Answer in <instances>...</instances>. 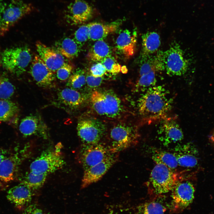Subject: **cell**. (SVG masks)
I'll list each match as a JSON object with an SVG mask.
<instances>
[{
  "mask_svg": "<svg viewBox=\"0 0 214 214\" xmlns=\"http://www.w3.org/2000/svg\"><path fill=\"white\" fill-rule=\"evenodd\" d=\"M173 100L169 91L163 86L150 87L138 100L139 114L145 123L161 121L167 117L172 108Z\"/></svg>",
  "mask_w": 214,
  "mask_h": 214,
  "instance_id": "cell-1",
  "label": "cell"
},
{
  "mask_svg": "<svg viewBox=\"0 0 214 214\" xmlns=\"http://www.w3.org/2000/svg\"><path fill=\"white\" fill-rule=\"evenodd\" d=\"M187 171L177 172L163 165L156 164L151 172L147 185L156 194L168 193L178 183L187 179Z\"/></svg>",
  "mask_w": 214,
  "mask_h": 214,
  "instance_id": "cell-2",
  "label": "cell"
},
{
  "mask_svg": "<svg viewBox=\"0 0 214 214\" xmlns=\"http://www.w3.org/2000/svg\"><path fill=\"white\" fill-rule=\"evenodd\" d=\"M34 10L22 0H0V35L4 36L20 20Z\"/></svg>",
  "mask_w": 214,
  "mask_h": 214,
  "instance_id": "cell-3",
  "label": "cell"
},
{
  "mask_svg": "<svg viewBox=\"0 0 214 214\" xmlns=\"http://www.w3.org/2000/svg\"><path fill=\"white\" fill-rule=\"evenodd\" d=\"M90 101L94 110L100 116L116 119L125 113L121 99L111 91H94L91 95Z\"/></svg>",
  "mask_w": 214,
  "mask_h": 214,
  "instance_id": "cell-4",
  "label": "cell"
},
{
  "mask_svg": "<svg viewBox=\"0 0 214 214\" xmlns=\"http://www.w3.org/2000/svg\"><path fill=\"white\" fill-rule=\"evenodd\" d=\"M32 59L30 49L26 46L7 49L0 56V64L3 68L17 76L26 71Z\"/></svg>",
  "mask_w": 214,
  "mask_h": 214,
  "instance_id": "cell-5",
  "label": "cell"
},
{
  "mask_svg": "<svg viewBox=\"0 0 214 214\" xmlns=\"http://www.w3.org/2000/svg\"><path fill=\"white\" fill-rule=\"evenodd\" d=\"M109 136L110 143L108 146L114 153H118L136 145L139 136L136 128L119 123L111 129Z\"/></svg>",
  "mask_w": 214,
  "mask_h": 214,
  "instance_id": "cell-6",
  "label": "cell"
},
{
  "mask_svg": "<svg viewBox=\"0 0 214 214\" xmlns=\"http://www.w3.org/2000/svg\"><path fill=\"white\" fill-rule=\"evenodd\" d=\"M164 70L171 76H179L185 74L189 66L180 45L176 42L171 43L166 50L162 52Z\"/></svg>",
  "mask_w": 214,
  "mask_h": 214,
  "instance_id": "cell-7",
  "label": "cell"
},
{
  "mask_svg": "<svg viewBox=\"0 0 214 214\" xmlns=\"http://www.w3.org/2000/svg\"><path fill=\"white\" fill-rule=\"evenodd\" d=\"M77 130L78 136L85 144L98 143L105 135V125L94 118L81 119L78 122Z\"/></svg>",
  "mask_w": 214,
  "mask_h": 214,
  "instance_id": "cell-8",
  "label": "cell"
},
{
  "mask_svg": "<svg viewBox=\"0 0 214 214\" xmlns=\"http://www.w3.org/2000/svg\"><path fill=\"white\" fill-rule=\"evenodd\" d=\"M64 164L60 152L55 150L43 153L31 163L30 169L35 173L48 175L61 169Z\"/></svg>",
  "mask_w": 214,
  "mask_h": 214,
  "instance_id": "cell-9",
  "label": "cell"
},
{
  "mask_svg": "<svg viewBox=\"0 0 214 214\" xmlns=\"http://www.w3.org/2000/svg\"><path fill=\"white\" fill-rule=\"evenodd\" d=\"M114 153L108 145L100 143L83 144L80 155V160L84 170L99 163Z\"/></svg>",
  "mask_w": 214,
  "mask_h": 214,
  "instance_id": "cell-10",
  "label": "cell"
},
{
  "mask_svg": "<svg viewBox=\"0 0 214 214\" xmlns=\"http://www.w3.org/2000/svg\"><path fill=\"white\" fill-rule=\"evenodd\" d=\"M171 192V205L175 212L180 211L186 208L194 198V187L187 179L178 183Z\"/></svg>",
  "mask_w": 214,
  "mask_h": 214,
  "instance_id": "cell-11",
  "label": "cell"
},
{
  "mask_svg": "<svg viewBox=\"0 0 214 214\" xmlns=\"http://www.w3.org/2000/svg\"><path fill=\"white\" fill-rule=\"evenodd\" d=\"M92 7L83 0H75L70 3L64 11L66 21L72 25L84 23L93 17Z\"/></svg>",
  "mask_w": 214,
  "mask_h": 214,
  "instance_id": "cell-12",
  "label": "cell"
},
{
  "mask_svg": "<svg viewBox=\"0 0 214 214\" xmlns=\"http://www.w3.org/2000/svg\"><path fill=\"white\" fill-rule=\"evenodd\" d=\"M86 95L74 89L67 87L59 91L54 104L65 110L72 112L81 108L86 102Z\"/></svg>",
  "mask_w": 214,
  "mask_h": 214,
  "instance_id": "cell-13",
  "label": "cell"
},
{
  "mask_svg": "<svg viewBox=\"0 0 214 214\" xmlns=\"http://www.w3.org/2000/svg\"><path fill=\"white\" fill-rule=\"evenodd\" d=\"M118 153H114L102 161L84 170L81 188H84L99 180L118 159Z\"/></svg>",
  "mask_w": 214,
  "mask_h": 214,
  "instance_id": "cell-14",
  "label": "cell"
},
{
  "mask_svg": "<svg viewBox=\"0 0 214 214\" xmlns=\"http://www.w3.org/2000/svg\"><path fill=\"white\" fill-rule=\"evenodd\" d=\"M19 130L24 136H36L47 139L49 136L48 127L40 115L31 114L21 121Z\"/></svg>",
  "mask_w": 214,
  "mask_h": 214,
  "instance_id": "cell-15",
  "label": "cell"
},
{
  "mask_svg": "<svg viewBox=\"0 0 214 214\" xmlns=\"http://www.w3.org/2000/svg\"><path fill=\"white\" fill-rule=\"evenodd\" d=\"M160 121L158 133L159 140L164 145L177 142L183 139V132L175 118L167 117Z\"/></svg>",
  "mask_w": 214,
  "mask_h": 214,
  "instance_id": "cell-16",
  "label": "cell"
},
{
  "mask_svg": "<svg viewBox=\"0 0 214 214\" xmlns=\"http://www.w3.org/2000/svg\"><path fill=\"white\" fill-rule=\"evenodd\" d=\"M32 62L29 72L36 84L42 87H52L55 79L53 72L39 55L35 56Z\"/></svg>",
  "mask_w": 214,
  "mask_h": 214,
  "instance_id": "cell-17",
  "label": "cell"
},
{
  "mask_svg": "<svg viewBox=\"0 0 214 214\" xmlns=\"http://www.w3.org/2000/svg\"><path fill=\"white\" fill-rule=\"evenodd\" d=\"M173 153L176 158L179 166L192 168L198 164V150L193 143H188L177 145L174 148Z\"/></svg>",
  "mask_w": 214,
  "mask_h": 214,
  "instance_id": "cell-18",
  "label": "cell"
},
{
  "mask_svg": "<svg viewBox=\"0 0 214 214\" xmlns=\"http://www.w3.org/2000/svg\"><path fill=\"white\" fill-rule=\"evenodd\" d=\"M32 196V190L23 182L10 189L7 195L11 203L19 209L23 210L30 204Z\"/></svg>",
  "mask_w": 214,
  "mask_h": 214,
  "instance_id": "cell-19",
  "label": "cell"
},
{
  "mask_svg": "<svg viewBox=\"0 0 214 214\" xmlns=\"http://www.w3.org/2000/svg\"><path fill=\"white\" fill-rule=\"evenodd\" d=\"M36 46L39 56L53 72L57 71L65 62L64 57L54 49L39 41L36 42Z\"/></svg>",
  "mask_w": 214,
  "mask_h": 214,
  "instance_id": "cell-20",
  "label": "cell"
},
{
  "mask_svg": "<svg viewBox=\"0 0 214 214\" xmlns=\"http://www.w3.org/2000/svg\"><path fill=\"white\" fill-rule=\"evenodd\" d=\"M118 51L126 59H128L135 53L137 43L136 31L131 32L128 29L121 31L116 40Z\"/></svg>",
  "mask_w": 214,
  "mask_h": 214,
  "instance_id": "cell-21",
  "label": "cell"
},
{
  "mask_svg": "<svg viewBox=\"0 0 214 214\" xmlns=\"http://www.w3.org/2000/svg\"><path fill=\"white\" fill-rule=\"evenodd\" d=\"M124 19H118L106 23L97 22L88 23L89 39L95 41L103 40L109 34L117 31Z\"/></svg>",
  "mask_w": 214,
  "mask_h": 214,
  "instance_id": "cell-22",
  "label": "cell"
},
{
  "mask_svg": "<svg viewBox=\"0 0 214 214\" xmlns=\"http://www.w3.org/2000/svg\"><path fill=\"white\" fill-rule=\"evenodd\" d=\"M21 161L17 153L7 156L0 164V182L8 183L17 175Z\"/></svg>",
  "mask_w": 214,
  "mask_h": 214,
  "instance_id": "cell-23",
  "label": "cell"
},
{
  "mask_svg": "<svg viewBox=\"0 0 214 214\" xmlns=\"http://www.w3.org/2000/svg\"><path fill=\"white\" fill-rule=\"evenodd\" d=\"M162 51H158L155 55L141 58L139 76L152 71L156 72L164 70Z\"/></svg>",
  "mask_w": 214,
  "mask_h": 214,
  "instance_id": "cell-24",
  "label": "cell"
},
{
  "mask_svg": "<svg viewBox=\"0 0 214 214\" xmlns=\"http://www.w3.org/2000/svg\"><path fill=\"white\" fill-rule=\"evenodd\" d=\"M142 53L141 57L152 55L156 53L160 46V37L155 32H149L141 36Z\"/></svg>",
  "mask_w": 214,
  "mask_h": 214,
  "instance_id": "cell-25",
  "label": "cell"
},
{
  "mask_svg": "<svg viewBox=\"0 0 214 214\" xmlns=\"http://www.w3.org/2000/svg\"><path fill=\"white\" fill-rule=\"evenodd\" d=\"M54 49L64 57L72 59L77 57L81 47L74 39L66 37L56 42Z\"/></svg>",
  "mask_w": 214,
  "mask_h": 214,
  "instance_id": "cell-26",
  "label": "cell"
},
{
  "mask_svg": "<svg viewBox=\"0 0 214 214\" xmlns=\"http://www.w3.org/2000/svg\"><path fill=\"white\" fill-rule=\"evenodd\" d=\"M111 51L109 46L103 40L95 41L87 55L88 59L93 62H101L111 56Z\"/></svg>",
  "mask_w": 214,
  "mask_h": 214,
  "instance_id": "cell-27",
  "label": "cell"
},
{
  "mask_svg": "<svg viewBox=\"0 0 214 214\" xmlns=\"http://www.w3.org/2000/svg\"><path fill=\"white\" fill-rule=\"evenodd\" d=\"M151 152L152 159L156 164L163 165L172 169L179 166L173 153L155 148L152 149Z\"/></svg>",
  "mask_w": 214,
  "mask_h": 214,
  "instance_id": "cell-28",
  "label": "cell"
},
{
  "mask_svg": "<svg viewBox=\"0 0 214 214\" xmlns=\"http://www.w3.org/2000/svg\"><path fill=\"white\" fill-rule=\"evenodd\" d=\"M18 105L10 99H0V122H9L18 114Z\"/></svg>",
  "mask_w": 214,
  "mask_h": 214,
  "instance_id": "cell-29",
  "label": "cell"
},
{
  "mask_svg": "<svg viewBox=\"0 0 214 214\" xmlns=\"http://www.w3.org/2000/svg\"><path fill=\"white\" fill-rule=\"evenodd\" d=\"M155 73L152 71L139 76L135 85V92L145 91L149 88L155 86L157 82Z\"/></svg>",
  "mask_w": 214,
  "mask_h": 214,
  "instance_id": "cell-30",
  "label": "cell"
},
{
  "mask_svg": "<svg viewBox=\"0 0 214 214\" xmlns=\"http://www.w3.org/2000/svg\"><path fill=\"white\" fill-rule=\"evenodd\" d=\"M47 175L45 174L36 173L30 171L24 176L22 182L26 185L32 190H36L43 186Z\"/></svg>",
  "mask_w": 214,
  "mask_h": 214,
  "instance_id": "cell-31",
  "label": "cell"
},
{
  "mask_svg": "<svg viewBox=\"0 0 214 214\" xmlns=\"http://www.w3.org/2000/svg\"><path fill=\"white\" fill-rule=\"evenodd\" d=\"M86 78L84 70L78 68L70 75L66 85L68 88L75 90L81 89L86 84Z\"/></svg>",
  "mask_w": 214,
  "mask_h": 214,
  "instance_id": "cell-32",
  "label": "cell"
},
{
  "mask_svg": "<svg viewBox=\"0 0 214 214\" xmlns=\"http://www.w3.org/2000/svg\"><path fill=\"white\" fill-rule=\"evenodd\" d=\"M166 208L160 202L153 201L146 202L139 207L137 214H164Z\"/></svg>",
  "mask_w": 214,
  "mask_h": 214,
  "instance_id": "cell-33",
  "label": "cell"
},
{
  "mask_svg": "<svg viewBox=\"0 0 214 214\" xmlns=\"http://www.w3.org/2000/svg\"><path fill=\"white\" fill-rule=\"evenodd\" d=\"M15 90L14 85L7 77L0 74V99H10Z\"/></svg>",
  "mask_w": 214,
  "mask_h": 214,
  "instance_id": "cell-34",
  "label": "cell"
},
{
  "mask_svg": "<svg viewBox=\"0 0 214 214\" xmlns=\"http://www.w3.org/2000/svg\"><path fill=\"white\" fill-rule=\"evenodd\" d=\"M88 23L80 26L75 32L74 39L81 47L89 39Z\"/></svg>",
  "mask_w": 214,
  "mask_h": 214,
  "instance_id": "cell-35",
  "label": "cell"
},
{
  "mask_svg": "<svg viewBox=\"0 0 214 214\" xmlns=\"http://www.w3.org/2000/svg\"><path fill=\"white\" fill-rule=\"evenodd\" d=\"M106 71L112 74H117L121 72V66L111 56L103 59L101 62Z\"/></svg>",
  "mask_w": 214,
  "mask_h": 214,
  "instance_id": "cell-36",
  "label": "cell"
},
{
  "mask_svg": "<svg viewBox=\"0 0 214 214\" xmlns=\"http://www.w3.org/2000/svg\"><path fill=\"white\" fill-rule=\"evenodd\" d=\"M74 69V67L73 64L65 62L57 70V77L61 81H65L68 79Z\"/></svg>",
  "mask_w": 214,
  "mask_h": 214,
  "instance_id": "cell-37",
  "label": "cell"
},
{
  "mask_svg": "<svg viewBox=\"0 0 214 214\" xmlns=\"http://www.w3.org/2000/svg\"><path fill=\"white\" fill-rule=\"evenodd\" d=\"M106 70L101 62H98L93 65L90 68V73L96 77H103Z\"/></svg>",
  "mask_w": 214,
  "mask_h": 214,
  "instance_id": "cell-38",
  "label": "cell"
},
{
  "mask_svg": "<svg viewBox=\"0 0 214 214\" xmlns=\"http://www.w3.org/2000/svg\"><path fill=\"white\" fill-rule=\"evenodd\" d=\"M86 83L87 85L92 88H94L100 86L102 83L103 78V77H96L91 73L86 75Z\"/></svg>",
  "mask_w": 214,
  "mask_h": 214,
  "instance_id": "cell-39",
  "label": "cell"
},
{
  "mask_svg": "<svg viewBox=\"0 0 214 214\" xmlns=\"http://www.w3.org/2000/svg\"><path fill=\"white\" fill-rule=\"evenodd\" d=\"M22 214H47L38 205L30 204L23 210Z\"/></svg>",
  "mask_w": 214,
  "mask_h": 214,
  "instance_id": "cell-40",
  "label": "cell"
},
{
  "mask_svg": "<svg viewBox=\"0 0 214 214\" xmlns=\"http://www.w3.org/2000/svg\"><path fill=\"white\" fill-rule=\"evenodd\" d=\"M8 152L6 150L0 148V164L7 156Z\"/></svg>",
  "mask_w": 214,
  "mask_h": 214,
  "instance_id": "cell-41",
  "label": "cell"
},
{
  "mask_svg": "<svg viewBox=\"0 0 214 214\" xmlns=\"http://www.w3.org/2000/svg\"><path fill=\"white\" fill-rule=\"evenodd\" d=\"M209 139L214 148V131L210 136Z\"/></svg>",
  "mask_w": 214,
  "mask_h": 214,
  "instance_id": "cell-42",
  "label": "cell"
},
{
  "mask_svg": "<svg viewBox=\"0 0 214 214\" xmlns=\"http://www.w3.org/2000/svg\"><path fill=\"white\" fill-rule=\"evenodd\" d=\"M128 70L126 67L125 66H123L121 67V72H122L123 73L125 74L127 73Z\"/></svg>",
  "mask_w": 214,
  "mask_h": 214,
  "instance_id": "cell-43",
  "label": "cell"
}]
</instances>
